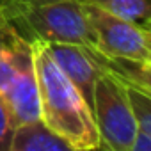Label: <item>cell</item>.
Wrapping results in <instances>:
<instances>
[{"mask_svg":"<svg viewBox=\"0 0 151 151\" xmlns=\"http://www.w3.org/2000/svg\"><path fill=\"white\" fill-rule=\"evenodd\" d=\"M14 130H16V126H14V123L9 116V110H7L6 103L2 101V98H0V151L9 149Z\"/></svg>","mask_w":151,"mask_h":151,"instance_id":"9","label":"cell"},{"mask_svg":"<svg viewBox=\"0 0 151 151\" xmlns=\"http://www.w3.org/2000/svg\"><path fill=\"white\" fill-rule=\"evenodd\" d=\"M7 151H78L52 133L41 121L18 126Z\"/></svg>","mask_w":151,"mask_h":151,"instance_id":"6","label":"cell"},{"mask_svg":"<svg viewBox=\"0 0 151 151\" xmlns=\"http://www.w3.org/2000/svg\"><path fill=\"white\" fill-rule=\"evenodd\" d=\"M39 121L78 151H98L100 135L91 105L59 69L46 43L32 41Z\"/></svg>","mask_w":151,"mask_h":151,"instance_id":"1","label":"cell"},{"mask_svg":"<svg viewBox=\"0 0 151 151\" xmlns=\"http://www.w3.org/2000/svg\"><path fill=\"white\" fill-rule=\"evenodd\" d=\"M78 2L96 6L117 18L137 23L140 27H151V0H78Z\"/></svg>","mask_w":151,"mask_h":151,"instance_id":"7","label":"cell"},{"mask_svg":"<svg viewBox=\"0 0 151 151\" xmlns=\"http://www.w3.org/2000/svg\"><path fill=\"white\" fill-rule=\"evenodd\" d=\"M45 43V41H43ZM46 48L59 66V69L68 77V80L80 91L84 100L93 109V89L94 82L103 69L93 55V48L71 43H46Z\"/></svg>","mask_w":151,"mask_h":151,"instance_id":"5","label":"cell"},{"mask_svg":"<svg viewBox=\"0 0 151 151\" xmlns=\"http://www.w3.org/2000/svg\"><path fill=\"white\" fill-rule=\"evenodd\" d=\"M93 116L101 151H128L137 135V123L128 105L124 84L101 73L93 89Z\"/></svg>","mask_w":151,"mask_h":151,"instance_id":"3","label":"cell"},{"mask_svg":"<svg viewBox=\"0 0 151 151\" xmlns=\"http://www.w3.org/2000/svg\"><path fill=\"white\" fill-rule=\"evenodd\" d=\"M124 89L137 128L146 133H151V93L140 91L132 86H124Z\"/></svg>","mask_w":151,"mask_h":151,"instance_id":"8","label":"cell"},{"mask_svg":"<svg viewBox=\"0 0 151 151\" xmlns=\"http://www.w3.org/2000/svg\"><path fill=\"white\" fill-rule=\"evenodd\" d=\"M96 50L112 59H124L151 66V32L146 27L117 18L96 6L84 4Z\"/></svg>","mask_w":151,"mask_h":151,"instance_id":"4","label":"cell"},{"mask_svg":"<svg viewBox=\"0 0 151 151\" xmlns=\"http://www.w3.org/2000/svg\"><path fill=\"white\" fill-rule=\"evenodd\" d=\"M128 151H151V133L137 130V135L133 137Z\"/></svg>","mask_w":151,"mask_h":151,"instance_id":"10","label":"cell"},{"mask_svg":"<svg viewBox=\"0 0 151 151\" xmlns=\"http://www.w3.org/2000/svg\"><path fill=\"white\" fill-rule=\"evenodd\" d=\"M0 98L14 126L39 123L32 41L0 13Z\"/></svg>","mask_w":151,"mask_h":151,"instance_id":"2","label":"cell"}]
</instances>
